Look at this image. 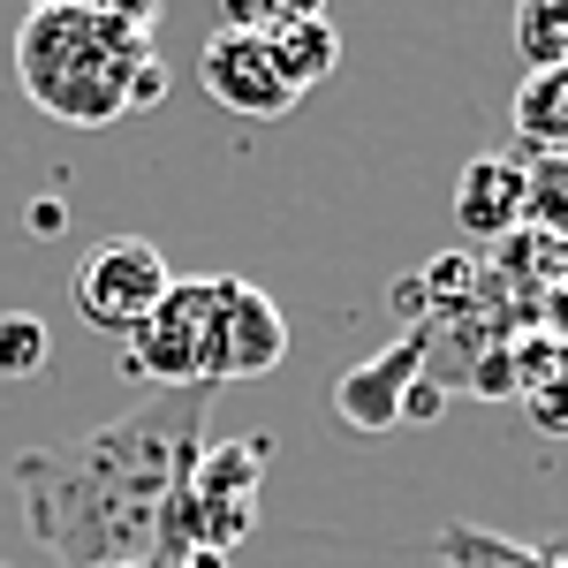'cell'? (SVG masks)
I'll return each mask as SVG.
<instances>
[{
	"instance_id": "obj_1",
	"label": "cell",
	"mask_w": 568,
	"mask_h": 568,
	"mask_svg": "<svg viewBox=\"0 0 568 568\" xmlns=\"http://www.w3.org/2000/svg\"><path fill=\"white\" fill-rule=\"evenodd\" d=\"M197 447V417L182 425L175 447H160V417H136L114 433L84 439L69 455L31 447L16 463L31 530L61 554L69 568H106V561H160V516H168V485L175 463Z\"/></svg>"
},
{
	"instance_id": "obj_2",
	"label": "cell",
	"mask_w": 568,
	"mask_h": 568,
	"mask_svg": "<svg viewBox=\"0 0 568 568\" xmlns=\"http://www.w3.org/2000/svg\"><path fill=\"white\" fill-rule=\"evenodd\" d=\"M144 61H160L152 31H130V23L91 16V8H31L16 31V77L31 91V106L69 130L122 122Z\"/></svg>"
},
{
	"instance_id": "obj_3",
	"label": "cell",
	"mask_w": 568,
	"mask_h": 568,
	"mask_svg": "<svg viewBox=\"0 0 568 568\" xmlns=\"http://www.w3.org/2000/svg\"><path fill=\"white\" fill-rule=\"evenodd\" d=\"M220 318H227V273H213V281H175L152 304V318L114 349L122 379L213 394L220 387Z\"/></svg>"
},
{
	"instance_id": "obj_4",
	"label": "cell",
	"mask_w": 568,
	"mask_h": 568,
	"mask_svg": "<svg viewBox=\"0 0 568 568\" xmlns=\"http://www.w3.org/2000/svg\"><path fill=\"white\" fill-rule=\"evenodd\" d=\"M175 288V265L152 235H106L99 251H84L69 296H77V318L106 342H130L136 326L152 318V304Z\"/></svg>"
},
{
	"instance_id": "obj_5",
	"label": "cell",
	"mask_w": 568,
	"mask_h": 568,
	"mask_svg": "<svg viewBox=\"0 0 568 568\" xmlns=\"http://www.w3.org/2000/svg\"><path fill=\"white\" fill-rule=\"evenodd\" d=\"M197 91L213 106H227V114H243V122H281V114L304 106L288 91V77H281L273 45L251 39V31H213V39L197 45Z\"/></svg>"
},
{
	"instance_id": "obj_6",
	"label": "cell",
	"mask_w": 568,
	"mask_h": 568,
	"mask_svg": "<svg viewBox=\"0 0 568 568\" xmlns=\"http://www.w3.org/2000/svg\"><path fill=\"white\" fill-rule=\"evenodd\" d=\"M425 356H433V334H425V326H417V334L402 326L394 349H379L372 364H349V372L334 379V417H342L349 433H387V425H402V402L425 379Z\"/></svg>"
},
{
	"instance_id": "obj_7",
	"label": "cell",
	"mask_w": 568,
	"mask_h": 568,
	"mask_svg": "<svg viewBox=\"0 0 568 568\" xmlns=\"http://www.w3.org/2000/svg\"><path fill=\"white\" fill-rule=\"evenodd\" d=\"M455 227L463 243H485V251L524 235V152H478L455 175Z\"/></svg>"
},
{
	"instance_id": "obj_8",
	"label": "cell",
	"mask_w": 568,
	"mask_h": 568,
	"mask_svg": "<svg viewBox=\"0 0 568 568\" xmlns=\"http://www.w3.org/2000/svg\"><path fill=\"white\" fill-rule=\"evenodd\" d=\"M288 356V318L281 304L251 288V281H227V318H220V387L235 379H265L273 364Z\"/></svg>"
},
{
	"instance_id": "obj_9",
	"label": "cell",
	"mask_w": 568,
	"mask_h": 568,
	"mask_svg": "<svg viewBox=\"0 0 568 568\" xmlns=\"http://www.w3.org/2000/svg\"><path fill=\"white\" fill-rule=\"evenodd\" d=\"M508 130L524 152H568V69H524L508 99Z\"/></svg>"
},
{
	"instance_id": "obj_10",
	"label": "cell",
	"mask_w": 568,
	"mask_h": 568,
	"mask_svg": "<svg viewBox=\"0 0 568 568\" xmlns=\"http://www.w3.org/2000/svg\"><path fill=\"white\" fill-rule=\"evenodd\" d=\"M439 568H568L561 546H516L500 530H478V524H447L433 538Z\"/></svg>"
},
{
	"instance_id": "obj_11",
	"label": "cell",
	"mask_w": 568,
	"mask_h": 568,
	"mask_svg": "<svg viewBox=\"0 0 568 568\" xmlns=\"http://www.w3.org/2000/svg\"><path fill=\"white\" fill-rule=\"evenodd\" d=\"M273 61H281V77H288V91L304 99V91H318L334 69H342V31L326 23V16H311V23H288V31H273Z\"/></svg>"
},
{
	"instance_id": "obj_12",
	"label": "cell",
	"mask_w": 568,
	"mask_h": 568,
	"mask_svg": "<svg viewBox=\"0 0 568 568\" xmlns=\"http://www.w3.org/2000/svg\"><path fill=\"white\" fill-rule=\"evenodd\" d=\"M524 227L568 243V152H524Z\"/></svg>"
},
{
	"instance_id": "obj_13",
	"label": "cell",
	"mask_w": 568,
	"mask_h": 568,
	"mask_svg": "<svg viewBox=\"0 0 568 568\" xmlns=\"http://www.w3.org/2000/svg\"><path fill=\"white\" fill-rule=\"evenodd\" d=\"M524 69H568V0H516Z\"/></svg>"
},
{
	"instance_id": "obj_14",
	"label": "cell",
	"mask_w": 568,
	"mask_h": 568,
	"mask_svg": "<svg viewBox=\"0 0 568 568\" xmlns=\"http://www.w3.org/2000/svg\"><path fill=\"white\" fill-rule=\"evenodd\" d=\"M417 288H425V311H433V318H455V311H470V304H478L485 265L470 258V251H439V258H425Z\"/></svg>"
},
{
	"instance_id": "obj_15",
	"label": "cell",
	"mask_w": 568,
	"mask_h": 568,
	"mask_svg": "<svg viewBox=\"0 0 568 568\" xmlns=\"http://www.w3.org/2000/svg\"><path fill=\"white\" fill-rule=\"evenodd\" d=\"M53 356V334H45L39 311H0V379H31Z\"/></svg>"
},
{
	"instance_id": "obj_16",
	"label": "cell",
	"mask_w": 568,
	"mask_h": 568,
	"mask_svg": "<svg viewBox=\"0 0 568 568\" xmlns=\"http://www.w3.org/2000/svg\"><path fill=\"white\" fill-rule=\"evenodd\" d=\"M213 8H220V31H251V39H273L288 23L326 16V0H213Z\"/></svg>"
},
{
	"instance_id": "obj_17",
	"label": "cell",
	"mask_w": 568,
	"mask_h": 568,
	"mask_svg": "<svg viewBox=\"0 0 568 568\" xmlns=\"http://www.w3.org/2000/svg\"><path fill=\"white\" fill-rule=\"evenodd\" d=\"M524 417H530V425H538L546 439H568V372L524 394Z\"/></svg>"
},
{
	"instance_id": "obj_18",
	"label": "cell",
	"mask_w": 568,
	"mask_h": 568,
	"mask_svg": "<svg viewBox=\"0 0 568 568\" xmlns=\"http://www.w3.org/2000/svg\"><path fill=\"white\" fill-rule=\"evenodd\" d=\"M439 402H447V387H439V379H417V387H409V402H402V425H433Z\"/></svg>"
},
{
	"instance_id": "obj_19",
	"label": "cell",
	"mask_w": 568,
	"mask_h": 568,
	"mask_svg": "<svg viewBox=\"0 0 568 568\" xmlns=\"http://www.w3.org/2000/svg\"><path fill=\"white\" fill-rule=\"evenodd\" d=\"M160 99H168V69H160V61H144V77H136V91H130V114H152Z\"/></svg>"
},
{
	"instance_id": "obj_20",
	"label": "cell",
	"mask_w": 568,
	"mask_h": 568,
	"mask_svg": "<svg viewBox=\"0 0 568 568\" xmlns=\"http://www.w3.org/2000/svg\"><path fill=\"white\" fill-rule=\"evenodd\" d=\"M31 235H39V243H53V235H69V213H61L53 197H39V205H31Z\"/></svg>"
},
{
	"instance_id": "obj_21",
	"label": "cell",
	"mask_w": 568,
	"mask_h": 568,
	"mask_svg": "<svg viewBox=\"0 0 568 568\" xmlns=\"http://www.w3.org/2000/svg\"><path fill=\"white\" fill-rule=\"evenodd\" d=\"M175 568H227V554H205V546H190V554H182Z\"/></svg>"
},
{
	"instance_id": "obj_22",
	"label": "cell",
	"mask_w": 568,
	"mask_h": 568,
	"mask_svg": "<svg viewBox=\"0 0 568 568\" xmlns=\"http://www.w3.org/2000/svg\"><path fill=\"white\" fill-rule=\"evenodd\" d=\"M31 8H91V0H31Z\"/></svg>"
},
{
	"instance_id": "obj_23",
	"label": "cell",
	"mask_w": 568,
	"mask_h": 568,
	"mask_svg": "<svg viewBox=\"0 0 568 568\" xmlns=\"http://www.w3.org/2000/svg\"><path fill=\"white\" fill-rule=\"evenodd\" d=\"M106 568H144V561H106Z\"/></svg>"
}]
</instances>
